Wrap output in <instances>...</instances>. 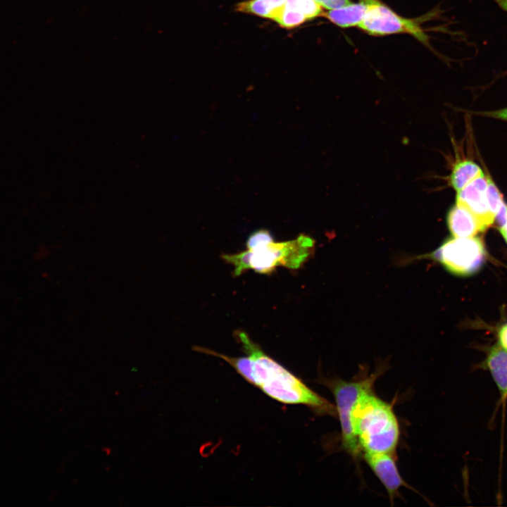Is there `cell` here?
<instances>
[{
    "label": "cell",
    "mask_w": 507,
    "mask_h": 507,
    "mask_svg": "<svg viewBox=\"0 0 507 507\" xmlns=\"http://www.w3.org/2000/svg\"><path fill=\"white\" fill-rule=\"evenodd\" d=\"M320 6L328 10H333L350 4V0H315Z\"/></svg>",
    "instance_id": "obj_18"
},
{
    "label": "cell",
    "mask_w": 507,
    "mask_h": 507,
    "mask_svg": "<svg viewBox=\"0 0 507 507\" xmlns=\"http://www.w3.org/2000/svg\"><path fill=\"white\" fill-rule=\"evenodd\" d=\"M284 4L285 0H249L237 4L236 10L275 20Z\"/></svg>",
    "instance_id": "obj_12"
},
{
    "label": "cell",
    "mask_w": 507,
    "mask_h": 507,
    "mask_svg": "<svg viewBox=\"0 0 507 507\" xmlns=\"http://www.w3.org/2000/svg\"><path fill=\"white\" fill-rule=\"evenodd\" d=\"M315 240L300 234L284 242L274 239L237 254H223L222 258L233 267V275L238 277L249 270L270 274L278 267L290 270L300 268L313 253Z\"/></svg>",
    "instance_id": "obj_3"
},
{
    "label": "cell",
    "mask_w": 507,
    "mask_h": 507,
    "mask_svg": "<svg viewBox=\"0 0 507 507\" xmlns=\"http://www.w3.org/2000/svg\"><path fill=\"white\" fill-rule=\"evenodd\" d=\"M498 335L499 344L507 351V323L501 327Z\"/></svg>",
    "instance_id": "obj_20"
},
{
    "label": "cell",
    "mask_w": 507,
    "mask_h": 507,
    "mask_svg": "<svg viewBox=\"0 0 507 507\" xmlns=\"http://www.w3.org/2000/svg\"><path fill=\"white\" fill-rule=\"evenodd\" d=\"M382 370H377L369 376L353 381L341 378L319 377L318 382L325 386L332 393L336 403L342 436L343 449L355 459L361 455V449L354 434L351 413L358 397L365 392L373 389L375 381Z\"/></svg>",
    "instance_id": "obj_4"
},
{
    "label": "cell",
    "mask_w": 507,
    "mask_h": 507,
    "mask_svg": "<svg viewBox=\"0 0 507 507\" xmlns=\"http://www.w3.org/2000/svg\"><path fill=\"white\" fill-rule=\"evenodd\" d=\"M234 335L246 356H229L199 346L192 349L223 359L246 382L278 402L304 405L319 415H337L335 406L268 355L246 332L238 330Z\"/></svg>",
    "instance_id": "obj_1"
},
{
    "label": "cell",
    "mask_w": 507,
    "mask_h": 507,
    "mask_svg": "<svg viewBox=\"0 0 507 507\" xmlns=\"http://www.w3.org/2000/svg\"><path fill=\"white\" fill-rule=\"evenodd\" d=\"M368 4L365 15L358 26L370 35L409 34L428 44V36L417 20L401 17L379 0H363Z\"/></svg>",
    "instance_id": "obj_6"
},
{
    "label": "cell",
    "mask_w": 507,
    "mask_h": 507,
    "mask_svg": "<svg viewBox=\"0 0 507 507\" xmlns=\"http://www.w3.org/2000/svg\"><path fill=\"white\" fill-rule=\"evenodd\" d=\"M487 180L484 174L457 192L456 204L469 210L487 230L495 219L487 198Z\"/></svg>",
    "instance_id": "obj_7"
},
{
    "label": "cell",
    "mask_w": 507,
    "mask_h": 507,
    "mask_svg": "<svg viewBox=\"0 0 507 507\" xmlns=\"http://www.w3.org/2000/svg\"><path fill=\"white\" fill-rule=\"evenodd\" d=\"M502 10L507 12V0H493Z\"/></svg>",
    "instance_id": "obj_22"
},
{
    "label": "cell",
    "mask_w": 507,
    "mask_h": 507,
    "mask_svg": "<svg viewBox=\"0 0 507 507\" xmlns=\"http://www.w3.org/2000/svg\"><path fill=\"white\" fill-rule=\"evenodd\" d=\"M367 9L368 4L363 0H360L358 3H351L344 7L330 10L322 15L341 27H349L360 25Z\"/></svg>",
    "instance_id": "obj_11"
},
{
    "label": "cell",
    "mask_w": 507,
    "mask_h": 507,
    "mask_svg": "<svg viewBox=\"0 0 507 507\" xmlns=\"http://www.w3.org/2000/svg\"><path fill=\"white\" fill-rule=\"evenodd\" d=\"M478 114L507 121V107L493 111L479 112Z\"/></svg>",
    "instance_id": "obj_19"
},
{
    "label": "cell",
    "mask_w": 507,
    "mask_h": 507,
    "mask_svg": "<svg viewBox=\"0 0 507 507\" xmlns=\"http://www.w3.org/2000/svg\"><path fill=\"white\" fill-rule=\"evenodd\" d=\"M362 456L384 487L392 503L399 495V490L401 487H410L400 475L394 454L363 453Z\"/></svg>",
    "instance_id": "obj_8"
},
{
    "label": "cell",
    "mask_w": 507,
    "mask_h": 507,
    "mask_svg": "<svg viewBox=\"0 0 507 507\" xmlns=\"http://www.w3.org/2000/svg\"><path fill=\"white\" fill-rule=\"evenodd\" d=\"M446 223L454 237H472L485 230L469 210L457 204L449 209L446 215Z\"/></svg>",
    "instance_id": "obj_10"
},
{
    "label": "cell",
    "mask_w": 507,
    "mask_h": 507,
    "mask_svg": "<svg viewBox=\"0 0 507 507\" xmlns=\"http://www.w3.org/2000/svg\"><path fill=\"white\" fill-rule=\"evenodd\" d=\"M273 239V236L269 230L265 229L256 230L249 236L246 242V249H252Z\"/></svg>",
    "instance_id": "obj_17"
},
{
    "label": "cell",
    "mask_w": 507,
    "mask_h": 507,
    "mask_svg": "<svg viewBox=\"0 0 507 507\" xmlns=\"http://www.w3.org/2000/svg\"><path fill=\"white\" fill-rule=\"evenodd\" d=\"M499 230L507 243V221L503 225L499 227Z\"/></svg>",
    "instance_id": "obj_21"
},
{
    "label": "cell",
    "mask_w": 507,
    "mask_h": 507,
    "mask_svg": "<svg viewBox=\"0 0 507 507\" xmlns=\"http://www.w3.org/2000/svg\"><path fill=\"white\" fill-rule=\"evenodd\" d=\"M479 368L489 372L500 394L499 402L505 405L507 401V351L499 343L487 352Z\"/></svg>",
    "instance_id": "obj_9"
},
{
    "label": "cell",
    "mask_w": 507,
    "mask_h": 507,
    "mask_svg": "<svg viewBox=\"0 0 507 507\" xmlns=\"http://www.w3.org/2000/svg\"><path fill=\"white\" fill-rule=\"evenodd\" d=\"M487 198L489 208L495 217L496 213L503 203V200L501 192L489 175L487 176Z\"/></svg>",
    "instance_id": "obj_16"
},
{
    "label": "cell",
    "mask_w": 507,
    "mask_h": 507,
    "mask_svg": "<svg viewBox=\"0 0 507 507\" xmlns=\"http://www.w3.org/2000/svg\"><path fill=\"white\" fill-rule=\"evenodd\" d=\"M285 6L301 13L307 20L323 14L322 6L315 0H285Z\"/></svg>",
    "instance_id": "obj_14"
},
{
    "label": "cell",
    "mask_w": 507,
    "mask_h": 507,
    "mask_svg": "<svg viewBox=\"0 0 507 507\" xmlns=\"http://www.w3.org/2000/svg\"><path fill=\"white\" fill-rule=\"evenodd\" d=\"M306 20H307V19L303 14L286 6L285 4L275 20V21L284 28L297 27Z\"/></svg>",
    "instance_id": "obj_15"
},
{
    "label": "cell",
    "mask_w": 507,
    "mask_h": 507,
    "mask_svg": "<svg viewBox=\"0 0 507 507\" xmlns=\"http://www.w3.org/2000/svg\"><path fill=\"white\" fill-rule=\"evenodd\" d=\"M351 423L362 453L395 454L400 427L393 406L377 396L373 389L357 399Z\"/></svg>",
    "instance_id": "obj_2"
},
{
    "label": "cell",
    "mask_w": 507,
    "mask_h": 507,
    "mask_svg": "<svg viewBox=\"0 0 507 507\" xmlns=\"http://www.w3.org/2000/svg\"><path fill=\"white\" fill-rule=\"evenodd\" d=\"M432 257L448 271L458 275L474 274L482 266L486 251L477 237H453L446 239L432 254Z\"/></svg>",
    "instance_id": "obj_5"
},
{
    "label": "cell",
    "mask_w": 507,
    "mask_h": 507,
    "mask_svg": "<svg viewBox=\"0 0 507 507\" xmlns=\"http://www.w3.org/2000/svg\"><path fill=\"white\" fill-rule=\"evenodd\" d=\"M483 174L482 168L475 162L471 160H463L453 165L449 177L450 184L458 192Z\"/></svg>",
    "instance_id": "obj_13"
}]
</instances>
